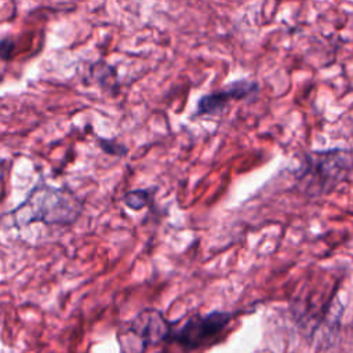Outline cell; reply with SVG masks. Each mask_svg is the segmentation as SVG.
Instances as JSON below:
<instances>
[{
    "label": "cell",
    "instance_id": "6da1fadb",
    "mask_svg": "<svg viewBox=\"0 0 353 353\" xmlns=\"http://www.w3.org/2000/svg\"><path fill=\"white\" fill-rule=\"evenodd\" d=\"M83 211V203L68 188L48 185L40 179L28 193L26 199L10 211L15 228L41 222L44 225H72Z\"/></svg>",
    "mask_w": 353,
    "mask_h": 353
},
{
    "label": "cell",
    "instance_id": "7a4b0ae2",
    "mask_svg": "<svg viewBox=\"0 0 353 353\" xmlns=\"http://www.w3.org/2000/svg\"><path fill=\"white\" fill-rule=\"evenodd\" d=\"M353 171V152L334 148L306 153L295 178L305 194L321 196L336 188Z\"/></svg>",
    "mask_w": 353,
    "mask_h": 353
},
{
    "label": "cell",
    "instance_id": "3957f363",
    "mask_svg": "<svg viewBox=\"0 0 353 353\" xmlns=\"http://www.w3.org/2000/svg\"><path fill=\"white\" fill-rule=\"evenodd\" d=\"M236 312L214 310L208 314H192L181 327H171L167 342L186 349L203 347L215 341L237 316Z\"/></svg>",
    "mask_w": 353,
    "mask_h": 353
},
{
    "label": "cell",
    "instance_id": "277c9868",
    "mask_svg": "<svg viewBox=\"0 0 353 353\" xmlns=\"http://www.w3.org/2000/svg\"><path fill=\"white\" fill-rule=\"evenodd\" d=\"M259 91V83L251 79H239L226 84L222 90L204 94L199 98L192 117L219 116L232 101H241Z\"/></svg>",
    "mask_w": 353,
    "mask_h": 353
},
{
    "label": "cell",
    "instance_id": "5b68a950",
    "mask_svg": "<svg viewBox=\"0 0 353 353\" xmlns=\"http://www.w3.org/2000/svg\"><path fill=\"white\" fill-rule=\"evenodd\" d=\"M172 324H170L160 312L146 309L138 313L131 321L128 331L141 341V347L145 350L152 345L167 342Z\"/></svg>",
    "mask_w": 353,
    "mask_h": 353
},
{
    "label": "cell",
    "instance_id": "8992f818",
    "mask_svg": "<svg viewBox=\"0 0 353 353\" xmlns=\"http://www.w3.org/2000/svg\"><path fill=\"white\" fill-rule=\"evenodd\" d=\"M153 192L154 189H134L123 196V201L128 208L139 211L152 203L154 194Z\"/></svg>",
    "mask_w": 353,
    "mask_h": 353
},
{
    "label": "cell",
    "instance_id": "52a82bcc",
    "mask_svg": "<svg viewBox=\"0 0 353 353\" xmlns=\"http://www.w3.org/2000/svg\"><path fill=\"white\" fill-rule=\"evenodd\" d=\"M98 145L101 146V149L108 153V154H112V156H117V157H121V156H125L128 149L117 142L116 139H105V138H99L98 139Z\"/></svg>",
    "mask_w": 353,
    "mask_h": 353
},
{
    "label": "cell",
    "instance_id": "ba28073f",
    "mask_svg": "<svg viewBox=\"0 0 353 353\" xmlns=\"http://www.w3.org/2000/svg\"><path fill=\"white\" fill-rule=\"evenodd\" d=\"M15 50V43L10 37H3L0 39V59L8 61L12 58Z\"/></svg>",
    "mask_w": 353,
    "mask_h": 353
},
{
    "label": "cell",
    "instance_id": "9c48e42d",
    "mask_svg": "<svg viewBox=\"0 0 353 353\" xmlns=\"http://www.w3.org/2000/svg\"><path fill=\"white\" fill-rule=\"evenodd\" d=\"M4 172H6V160L0 159V181H1L3 176H4Z\"/></svg>",
    "mask_w": 353,
    "mask_h": 353
}]
</instances>
